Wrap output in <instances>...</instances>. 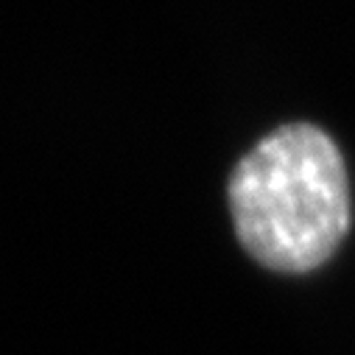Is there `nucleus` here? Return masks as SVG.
Masks as SVG:
<instances>
[{"instance_id":"f257e3e1","label":"nucleus","mask_w":355,"mask_h":355,"mask_svg":"<svg viewBox=\"0 0 355 355\" xmlns=\"http://www.w3.org/2000/svg\"><path fill=\"white\" fill-rule=\"evenodd\" d=\"M227 196L238 241L275 272L316 269L349 230L344 157L311 123L266 135L235 165Z\"/></svg>"}]
</instances>
